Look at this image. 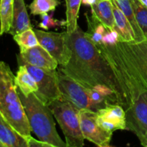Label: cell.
<instances>
[{
    "instance_id": "6da1fadb",
    "label": "cell",
    "mask_w": 147,
    "mask_h": 147,
    "mask_svg": "<svg viewBox=\"0 0 147 147\" xmlns=\"http://www.w3.org/2000/svg\"><path fill=\"white\" fill-rule=\"evenodd\" d=\"M71 57L59 70L81 86L89 89L103 85L115 92L120 102V89L115 73L97 46L86 37L79 26L67 36Z\"/></svg>"
},
{
    "instance_id": "7a4b0ae2",
    "label": "cell",
    "mask_w": 147,
    "mask_h": 147,
    "mask_svg": "<svg viewBox=\"0 0 147 147\" xmlns=\"http://www.w3.org/2000/svg\"><path fill=\"white\" fill-rule=\"evenodd\" d=\"M108 61L114 72L121 96L147 90V40L118 41Z\"/></svg>"
},
{
    "instance_id": "3957f363",
    "label": "cell",
    "mask_w": 147,
    "mask_h": 147,
    "mask_svg": "<svg viewBox=\"0 0 147 147\" xmlns=\"http://www.w3.org/2000/svg\"><path fill=\"white\" fill-rule=\"evenodd\" d=\"M14 78L9 66L0 60V114L27 139L31 136L32 131Z\"/></svg>"
},
{
    "instance_id": "277c9868",
    "label": "cell",
    "mask_w": 147,
    "mask_h": 147,
    "mask_svg": "<svg viewBox=\"0 0 147 147\" xmlns=\"http://www.w3.org/2000/svg\"><path fill=\"white\" fill-rule=\"evenodd\" d=\"M30 129L38 139L53 147H67L56 130L54 116L49 106L43 103L35 93L25 96L17 88Z\"/></svg>"
},
{
    "instance_id": "5b68a950",
    "label": "cell",
    "mask_w": 147,
    "mask_h": 147,
    "mask_svg": "<svg viewBox=\"0 0 147 147\" xmlns=\"http://www.w3.org/2000/svg\"><path fill=\"white\" fill-rule=\"evenodd\" d=\"M64 134L67 147H83L85 138L80 129L78 109L61 96L49 106Z\"/></svg>"
},
{
    "instance_id": "8992f818",
    "label": "cell",
    "mask_w": 147,
    "mask_h": 147,
    "mask_svg": "<svg viewBox=\"0 0 147 147\" xmlns=\"http://www.w3.org/2000/svg\"><path fill=\"white\" fill-rule=\"evenodd\" d=\"M58 85L62 96L70 102L79 110L86 109L98 112L100 106L93 101L91 96L92 89L87 88L73 80L67 76L57 70Z\"/></svg>"
},
{
    "instance_id": "52a82bcc",
    "label": "cell",
    "mask_w": 147,
    "mask_h": 147,
    "mask_svg": "<svg viewBox=\"0 0 147 147\" xmlns=\"http://www.w3.org/2000/svg\"><path fill=\"white\" fill-rule=\"evenodd\" d=\"M37 83L38 89L35 95L47 106L62 96L58 85L57 70L37 67L24 64Z\"/></svg>"
},
{
    "instance_id": "ba28073f",
    "label": "cell",
    "mask_w": 147,
    "mask_h": 147,
    "mask_svg": "<svg viewBox=\"0 0 147 147\" xmlns=\"http://www.w3.org/2000/svg\"><path fill=\"white\" fill-rule=\"evenodd\" d=\"M39 43L57 62L60 66L67 64L71 57V50L67 43V32H46L33 28Z\"/></svg>"
},
{
    "instance_id": "9c48e42d",
    "label": "cell",
    "mask_w": 147,
    "mask_h": 147,
    "mask_svg": "<svg viewBox=\"0 0 147 147\" xmlns=\"http://www.w3.org/2000/svg\"><path fill=\"white\" fill-rule=\"evenodd\" d=\"M80 129L85 139L98 146H110L113 134L101 128L97 121V113L92 111L80 109L79 111Z\"/></svg>"
},
{
    "instance_id": "30bf717a",
    "label": "cell",
    "mask_w": 147,
    "mask_h": 147,
    "mask_svg": "<svg viewBox=\"0 0 147 147\" xmlns=\"http://www.w3.org/2000/svg\"><path fill=\"white\" fill-rule=\"evenodd\" d=\"M96 113L98 123L106 131L113 134L117 130L126 129V112L120 104H108Z\"/></svg>"
},
{
    "instance_id": "8fae6325",
    "label": "cell",
    "mask_w": 147,
    "mask_h": 147,
    "mask_svg": "<svg viewBox=\"0 0 147 147\" xmlns=\"http://www.w3.org/2000/svg\"><path fill=\"white\" fill-rule=\"evenodd\" d=\"M19 65L29 64L44 69L56 70L58 63L54 57L40 44L31 48L20 51L17 56Z\"/></svg>"
},
{
    "instance_id": "7c38bea8",
    "label": "cell",
    "mask_w": 147,
    "mask_h": 147,
    "mask_svg": "<svg viewBox=\"0 0 147 147\" xmlns=\"http://www.w3.org/2000/svg\"><path fill=\"white\" fill-rule=\"evenodd\" d=\"M33 28L30 22L24 0H14V13L11 27L9 34L12 36Z\"/></svg>"
},
{
    "instance_id": "4fadbf2b",
    "label": "cell",
    "mask_w": 147,
    "mask_h": 147,
    "mask_svg": "<svg viewBox=\"0 0 147 147\" xmlns=\"http://www.w3.org/2000/svg\"><path fill=\"white\" fill-rule=\"evenodd\" d=\"M91 14L111 31L115 29V18L112 0H98L90 6Z\"/></svg>"
},
{
    "instance_id": "5bb4252c",
    "label": "cell",
    "mask_w": 147,
    "mask_h": 147,
    "mask_svg": "<svg viewBox=\"0 0 147 147\" xmlns=\"http://www.w3.org/2000/svg\"><path fill=\"white\" fill-rule=\"evenodd\" d=\"M0 142L5 147H28L27 139L0 114Z\"/></svg>"
},
{
    "instance_id": "9a60e30c",
    "label": "cell",
    "mask_w": 147,
    "mask_h": 147,
    "mask_svg": "<svg viewBox=\"0 0 147 147\" xmlns=\"http://www.w3.org/2000/svg\"><path fill=\"white\" fill-rule=\"evenodd\" d=\"M115 18V29L119 34V41L135 42L134 34L130 23L114 0H112Z\"/></svg>"
},
{
    "instance_id": "2e32d148",
    "label": "cell",
    "mask_w": 147,
    "mask_h": 147,
    "mask_svg": "<svg viewBox=\"0 0 147 147\" xmlns=\"http://www.w3.org/2000/svg\"><path fill=\"white\" fill-rule=\"evenodd\" d=\"M114 1L130 23L134 34L135 42H141L146 40V37L136 20L131 0H114Z\"/></svg>"
},
{
    "instance_id": "e0dca14e",
    "label": "cell",
    "mask_w": 147,
    "mask_h": 147,
    "mask_svg": "<svg viewBox=\"0 0 147 147\" xmlns=\"http://www.w3.org/2000/svg\"><path fill=\"white\" fill-rule=\"evenodd\" d=\"M14 81L19 90L25 96L35 93L38 89L35 80L24 65H19Z\"/></svg>"
},
{
    "instance_id": "ac0fdd59",
    "label": "cell",
    "mask_w": 147,
    "mask_h": 147,
    "mask_svg": "<svg viewBox=\"0 0 147 147\" xmlns=\"http://www.w3.org/2000/svg\"><path fill=\"white\" fill-rule=\"evenodd\" d=\"M88 23V30L85 32L86 37L96 45L102 42L103 36L109 30L100 21L97 20L93 15H88V13L85 14Z\"/></svg>"
},
{
    "instance_id": "d6986e66",
    "label": "cell",
    "mask_w": 147,
    "mask_h": 147,
    "mask_svg": "<svg viewBox=\"0 0 147 147\" xmlns=\"http://www.w3.org/2000/svg\"><path fill=\"white\" fill-rule=\"evenodd\" d=\"M14 13V0H0V36L9 33Z\"/></svg>"
},
{
    "instance_id": "ffe728a7",
    "label": "cell",
    "mask_w": 147,
    "mask_h": 147,
    "mask_svg": "<svg viewBox=\"0 0 147 147\" xmlns=\"http://www.w3.org/2000/svg\"><path fill=\"white\" fill-rule=\"evenodd\" d=\"M66 28L69 34L74 32L78 27V18L82 0H65Z\"/></svg>"
},
{
    "instance_id": "44dd1931",
    "label": "cell",
    "mask_w": 147,
    "mask_h": 147,
    "mask_svg": "<svg viewBox=\"0 0 147 147\" xmlns=\"http://www.w3.org/2000/svg\"><path fill=\"white\" fill-rule=\"evenodd\" d=\"M13 39L20 47V51L31 48L40 44L33 28L15 34L13 36Z\"/></svg>"
},
{
    "instance_id": "7402d4cb",
    "label": "cell",
    "mask_w": 147,
    "mask_h": 147,
    "mask_svg": "<svg viewBox=\"0 0 147 147\" xmlns=\"http://www.w3.org/2000/svg\"><path fill=\"white\" fill-rule=\"evenodd\" d=\"M60 4L58 0H33L29 6V8L33 15H41L45 13L54 11Z\"/></svg>"
},
{
    "instance_id": "603a6c76",
    "label": "cell",
    "mask_w": 147,
    "mask_h": 147,
    "mask_svg": "<svg viewBox=\"0 0 147 147\" xmlns=\"http://www.w3.org/2000/svg\"><path fill=\"white\" fill-rule=\"evenodd\" d=\"M136 20L143 31L147 40V7L140 0H131Z\"/></svg>"
},
{
    "instance_id": "cb8c5ba5",
    "label": "cell",
    "mask_w": 147,
    "mask_h": 147,
    "mask_svg": "<svg viewBox=\"0 0 147 147\" xmlns=\"http://www.w3.org/2000/svg\"><path fill=\"white\" fill-rule=\"evenodd\" d=\"M42 22L39 24V27L44 30H48L50 28L56 27H61V26L65 25L66 26V20H55L53 17V15L47 14V13L41 14Z\"/></svg>"
},
{
    "instance_id": "d4e9b609",
    "label": "cell",
    "mask_w": 147,
    "mask_h": 147,
    "mask_svg": "<svg viewBox=\"0 0 147 147\" xmlns=\"http://www.w3.org/2000/svg\"><path fill=\"white\" fill-rule=\"evenodd\" d=\"M27 142L28 147H53L50 144H47L46 142H43L40 141V139L37 140L32 136H29L27 139Z\"/></svg>"
},
{
    "instance_id": "484cf974",
    "label": "cell",
    "mask_w": 147,
    "mask_h": 147,
    "mask_svg": "<svg viewBox=\"0 0 147 147\" xmlns=\"http://www.w3.org/2000/svg\"><path fill=\"white\" fill-rule=\"evenodd\" d=\"M138 139H139V141H140L141 142V144H142V146L147 147V130L142 135V136H139Z\"/></svg>"
},
{
    "instance_id": "4316f807",
    "label": "cell",
    "mask_w": 147,
    "mask_h": 147,
    "mask_svg": "<svg viewBox=\"0 0 147 147\" xmlns=\"http://www.w3.org/2000/svg\"><path fill=\"white\" fill-rule=\"evenodd\" d=\"M97 1V0H82V3L86 5L92 6Z\"/></svg>"
},
{
    "instance_id": "83f0119b",
    "label": "cell",
    "mask_w": 147,
    "mask_h": 147,
    "mask_svg": "<svg viewBox=\"0 0 147 147\" xmlns=\"http://www.w3.org/2000/svg\"><path fill=\"white\" fill-rule=\"evenodd\" d=\"M140 1L145 6V7H147V0H140Z\"/></svg>"
},
{
    "instance_id": "f1b7e54d",
    "label": "cell",
    "mask_w": 147,
    "mask_h": 147,
    "mask_svg": "<svg viewBox=\"0 0 147 147\" xmlns=\"http://www.w3.org/2000/svg\"><path fill=\"white\" fill-rule=\"evenodd\" d=\"M0 147H5V146H4V145L3 144L1 143V142H0Z\"/></svg>"
},
{
    "instance_id": "f546056e",
    "label": "cell",
    "mask_w": 147,
    "mask_h": 147,
    "mask_svg": "<svg viewBox=\"0 0 147 147\" xmlns=\"http://www.w3.org/2000/svg\"><path fill=\"white\" fill-rule=\"evenodd\" d=\"M97 1H98V0H97Z\"/></svg>"
}]
</instances>
